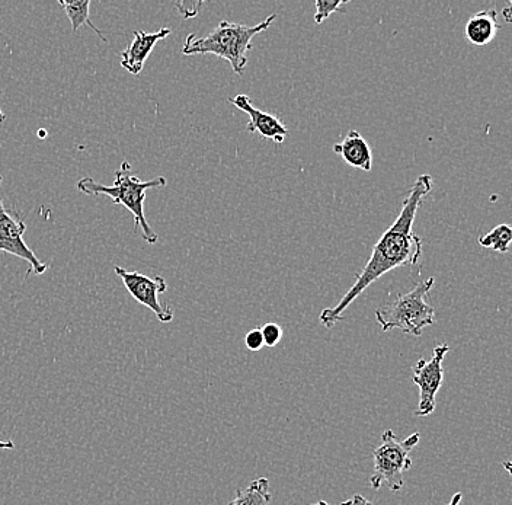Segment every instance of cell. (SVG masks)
<instances>
[{"mask_svg": "<svg viewBox=\"0 0 512 505\" xmlns=\"http://www.w3.org/2000/svg\"><path fill=\"white\" fill-rule=\"evenodd\" d=\"M347 0H338V2H328V0H316L315 22L320 25L331 17L334 12L339 11L342 6L347 5Z\"/></svg>", "mask_w": 512, "mask_h": 505, "instance_id": "cell-16", "label": "cell"}, {"mask_svg": "<svg viewBox=\"0 0 512 505\" xmlns=\"http://www.w3.org/2000/svg\"><path fill=\"white\" fill-rule=\"evenodd\" d=\"M246 347L251 351H259L264 347V337H262L261 329H252L245 337Z\"/></svg>", "mask_w": 512, "mask_h": 505, "instance_id": "cell-18", "label": "cell"}, {"mask_svg": "<svg viewBox=\"0 0 512 505\" xmlns=\"http://www.w3.org/2000/svg\"><path fill=\"white\" fill-rule=\"evenodd\" d=\"M0 185H2V177H0ZM25 230H27L25 223L6 210V207L3 206L2 196H0V252H8V254L27 261L32 273L41 276L46 273L48 264L38 260L30 246L25 244Z\"/></svg>", "mask_w": 512, "mask_h": 505, "instance_id": "cell-8", "label": "cell"}, {"mask_svg": "<svg viewBox=\"0 0 512 505\" xmlns=\"http://www.w3.org/2000/svg\"><path fill=\"white\" fill-rule=\"evenodd\" d=\"M450 347L447 344L437 345L432 353L431 360L421 359L414 367V383L419 388V404L416 408V417H428L437 407V393L443 386V361L446 359Z\"/></svg>", "mask_w": 512, "mask_h": 505, "instance_id": "cell-6", "label": "cell"}, {"mask_svg": "<svg viewBox=\"0 0 512 505\" xmlns=\"http://www.w3.org/2000/svg\"><path fill=\"white\" fill-rule=\"evenodd\" d=\"M271 500L270 481L258 478L245 489H238L235 500L229 505H270Z\"/></svg>", "mask_w": 512, "mask_h": 505, "instance_id": "cell-13", "label": "cell"}, {"mask_svg": "<svg viewBox=\"0 0 512 505\" xmlns=\"http://www.w3.org/2000/svg\"><path fill=\"white\" fill-rule=\"evenodd\" d=\"M431 175L424 174L412 185L409 196L403 201L398 219L383 233L374 246L366 267L357 277L354 286L336 303L334 308L322 310L320 322L331 329L344 319V312L361 293L366 292L374 281L399 267H414L421 260L422 239L414 233L416 213L421 209L425 197L431 193Z\"/></svg>", "mask_w": 512, "mask_h": 505, "instance_id": "cell-1", "label": "cell"}, {"mask_svg": "<svg viewBox=\"0 0 512 505\" xmlns=\"http://www.w3.org/2000/svg\"><path fill=\"white\" fill-rule=\"evenodd\" d=\"M59 3L64 9V12H66L67 18L72 22L73 33H76L80 27L86 25V27L92 28L104 43H107V38L102 35L101 31L96 28L95 24H92L91 18H89L91 0H83V2H64V0H60Z\"/></svg>", "mask_w": 512, "mask_h": 505, "instance_id": "cell-14", "label": "cell"}, {"mask_svg": "<svg viewBox=\"0 0 512 505\" xmlns=\"http://www.w3.org/2000/svg\"><path fill=\"white\" fill-rule=\"evenodd\" d=\"M462 500V492H457V494H454L453 497H451L450 503H448L447 505H459L460 503H462Z\"/></svg>", "mask_w": 512, "mask_h": 505, "instance_id": "cell-22", "label": "cell"}, {"mask_svg": "<svg viewBox=\"0 0 512 505\" xmlns=\"http://www.w3.org/2000/svg\"><path fill=\"white\" fill-rule=\"evenodd\" d=\"M277 19V14H272L264 21L256 25L235 24V22L222 21L206 37H195L190 34L182 47L184 56L195 54H214L220 59L227 60L236 75H243L248 65V51L252 49V40L256 35L264 33Z\"/></svg>", "mask_w": 512, "mask_h": 505, "instance_id": "cell-2", "label": "cell"}, {"mask_svg": "<svg viewBox=\"0 0 512 505\" xmlns=\"http://www.w3.org/2000/svg\"><path fill=\"white\" fill-rule=\"evenodd\" d=\"M264 344L267 347L274 348L283 338V328L278 324H265L261 328Z\"/></svg>", "mask_w": 512, "mask_h": 505, "instance_id": "cell-17", "label": "cell"}, {"mask_svg": "<svg viewBox=\"0 0 512 505\" xmlns=\"http://www.w3.org/2000/svg\"><path fill=\"white\" fill-rule=\"evenodd\" d=\"M434 281V278L422 281L411 292L396 297L392 305L377 309L376 321L383 331L400 329L403 334L421 337L427 326L434 325L435 309L428 300Z\"/></svg>", "mask_w": 512, "mask_h": 505, "instance_id": "cell-4", "label": "cell"}, {"mask_svg": "<svg viewBox=\"0 0 512 505\" xmlns=\"http://www.w3.org/2000/svg\"><path fill=\"white\" fill-rule=\"evenodd\" d=\"M341 505H371V503L367 500L366 497H364V495L355 494L351 500L344 501V503H341Z\"/></svg>", "mask_w": 512, "mask_h": 505, "instance_id": "cell-20", "label": "cell"}, {"mask_svg": "<svg viewBox=\"0 0 512 505\" xmlns=\"http://www.w3.org/2000/svg\"><path fill=\"white\" fill-rule=\"evenodd\" d=\"M171 33V28H162V30L156 31V33H144L142 30L134 31L133 41L121 53V66L128 70L131 75H140L144 63L149 59L156 44L159 41L165 40Z\"/></svg>", "mask_w": 512, "mask_h": 505, "instance_id": "cell-10", "label": "cell"}, {"mask_svg": "<svg viewBox=\"0 0 512 505\" xmlns=\"http://www.w3.org/2000/svg\"><path fill=\"white\" fill-rule=\"evenodd\" d=\"M334 152L354 168L366 172L373 169V153L367 140L357 130H351L341 143H336Z\"/></svg>", "mask_w": 512, "mask_h": 505, "instance_id": "cell-11", "label": "cell"}, {"mask_svg": "<svg viewBox=\"0 0 512 505\" xmlns=\"http://www.w3.org/2000/svg\"><path fill=\"white\" fill-rule=\"evenodd\" d=\"M15 443L12 440H2L0 441V450H14Z\"/></svg>", "mask_w": 512, "mask_h": 505, "instance_id": "cell-21", "label": "cell"}, {"mask_svg": "<svg viewBox=\"0 0 512 505\" xmlns=\"http://www.w3.org/2000/svg\"><path fill=\"white\" fill-rule=\"evenodd\" d=\"M130 169L128 162H123L121 168L115 172V181L112 187L99 184L94 178L89 177L79 180L76 187L80 193L86 194V196H108L112 203L126 207L128 212L133 214L134 232L137 229H142L144 241L149 245H155L159 241V236L155 230L150 228L146 216H144V200H146L147 190L166 187L168 181L165 177L140 181L139 178L131 174Z\"/></svg>", "mask_w": 512, "mask_h": 505, "instance_id": "cell-3", "label": "cell"}, {"mask_svg": "<svg viewBox=\"0 0 512 505\" xmlns=\"http://www.w3.org/2000/svg\"><path fill=\"white\" fill-rule=\"evenodd\" d=\"M114 271L123 280L124 286H126L131 297L136 302H139L140 305L152 310L162 324H169V322L174 321V312L162 306L159 300V294L165 293L168 290L165 278L162 276L150 278L143 276L139 271L124 270V268L118 267V265H115Z\"/></svg>", "mask_w": 512, "mask_h": 505, "instance_id": "cell-7", "label": "cell"}, {"mask_svg": "<svg viewBox=\"0 0 512 505\" xmlns=\"http://www.w3.org/2000/svg\"><path fill=\"white\" fill-rule=\"evenodd\" d=\"M496 17H498V12L495 9L478 12V14L470 17L466 28H464L467 41L476 47H485L492 43L499 31Z\"/></svg>", "mask_w": 512, "mask_h": 505, "instance_id": "cell-12", "label": "cell"}, {"mask_svg": "<svg viewBox=\"0 0 512 505\" xmlns=\"http://www.w3.org/2000/svg\"><path fill=\"white\" fill-rule=\"evenodd\" d=\"M312 505H329V504L326 503V501H319V503L312 504Z\"/></svg>", "mask_w": 512, "mask_h": 505, "instance_id": "cell-25", "label": "cell"}, {"mask_svg": "<svg viewBox=\"0 0 512 505\" xmlns=\"http://www.w3.org/2000/svg\"><path fill=\"white\" fill-rule=\"evenodd\" d=\"M511 241V226L499 225L496 226L495 229H492L491 232L486 233L485 236H482V238L479 239V244L482 245L483 248L494 249L496 252L505 254V252L510 251Z\"/></svg>", "mask_w": 512, "mask_h": 505, "instance_id": "cell-15", "label": "cell"}, {"mask_svg": "<svg viewBox=\"0 0 512 505\" xmlns=\"http://www.w3.org/2000/svg\"><path fill=\"white\" fill-rule=\"evenodd\" d=\"M201 6H203V3L201 2L176 3V8L179 9L181 15H184V18H192L195 17V15H198V11H200Z\"/></svg>", "mask_w": 512, "mask_h": 505, "instance_id": "cell-19", "label": "cell"}, {"mask_svg": "<svg viewBox=\"0 0 512 505\" xmlns=\"http://www.w3.org/2000/svg\"><path fill=\"white\" fill-rule=\"evenodd\" d=\"M6 120V114L3 113L2 110H0V123H3V121Z\"/></svg>", "mask_w": 512, "mask_h": 505, "instance_id": "cell-24", "label": "cell"}, {"mask_svg": "<svg viewBox=\"0 0 512 505\" xmlns=\"http://www.w3.org/2000/svg\"><path fill=\"white\" fill-rule=\"evenodd\" d=\"M229 102L233 107L248 115L249 123L246 129L249 133L261 134L264 139L271 140L278 145H281L288 136V130L283 121L275 115L264 113L256 108L248 95L238 94L236 97L229 98Z\"/></svg>", "mask_w": 512, "mask_h": 505, "instance_id": "cell-9", "label": "cell"}, {"mask_svg": "<svg viewBox=\"0 0 512 505\" xmlns=\"http://www.w3.org/2000/svg\"><path fill=\"white\" fill-rule=\"evenodd\" d=\"M419 440V433L399 441L392 430L384 431L382 444L373 452L374 472L370 478V487L380 489L386 485L390 491H400L405 485L403 475L412 466L411 452L418 446Z\"/></svg>", "mask_w": 512, "mask_h": 505, "instance_id": "cell-5", "label": "cell"}, {"mask_svg": "<svg viewBox=\"0 0 512 505\" xmlns=\"http://www.w3.org/2000/svg\"><path fill=\"white\" fill-rule=\"evenodd\" d=\"M504 14H505V18H507V22H511V17H510L511 5H508L507 8H505Z\"/></svg>", "mask_w": 512, "mask_h": 505, "instance_id": "cell-23", "label": "cell"}]
</instances>
